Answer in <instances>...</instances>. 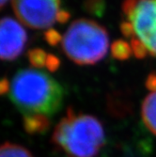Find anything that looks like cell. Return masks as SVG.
<instances>
[{"label":"cell","mask_w":156,"mask_h":157,"mask_svg":"<svg viewBox=\"0 0 156 157\" xmlns=\"http://www.w3.org/2000/svg\"><path fill=\"white\" fill-rule=\"evenodd\" d=\"M12 9L24 25L37 30L50 29L70 18L61 0H12Z\"/></svg>","instance_id":"cell-5"},{"label":"cell","mask_w":156,"mask_h":157,"mask_svg":"<svg viewBox=\"0 0 156 157\" xmlns=\"http://www.w3.org/2000/svg\"><path fill=\"white\" fill-rule=\"evenodd\" d=\"M147 88L150 90H156V75H150V76L147 79V83H146Z\"/></svg>","instance_id":"cell-11"},{"label":"cell","mask_w":156,"mask_h":157,"mask_svg":"<svg viewBox=\"0 0 156 157\" xmlns=\"http://www.w3.org/2000/svg\"><path fill=\"white\" fill-rule=\"evenodd\" d=\"M8 2H9V0H0V10L3 9L7 5Z\"/></svg>","instance_id":"cell-12"},{"label":"cell","mask_w":156,"mask_h":157,"mask_svg":"<svg viewBox=\"0 0 156 157\" xmlns=\"http://www.w3.org/2000/svg\"><path fill=\"white\" fill-rule=\"evenodd\" d=\"M8 94L23 117L25 130L44 134L63 105L64 89L51 75L37 68L20 70L7 80Z\"/></svg>","instance_id":"cell-1"},{"label":"cell","mask_w":156,"mask_h":157,"mask_svg":"<svg viewBox=\"0 0 156 157\" xmlns=\"http://www.w3.org/2000/svg\"><path fill=\"white\" fill-rule=\"evenodd\" d=\"M60 41L67 58L81 66L98 63L109 49V37L105 28L89 19L74 21Z\"/></svg>","instance_id":"cell-4"},{"label":"cell","mask_w":156,"mask_h":157,"mask_svg":"<svg viewBox=\"0 0 156 157\" xmlns=\"http://www.w3.org/2000/svg\"><path fill=\"white\" fill-rule=\"evenodd\" d=\"M0 157H34L26 148L10 142L0 145Z\"/></svg>","instance_id":"cell-9"},{"label":"cell","mask_w":156,"mask_h":157,"mask_svg":"<svg viewBox=\"0 0 156 157\" xmlns=\"http://www.w3.org/2000/svg\"><path fill=\"white\" fill-rule=\"evenodd\" d=\"M112 54L114 55V56L117 59H128L133 54V52L129 44H127L125 41H118L112 47Z\"/></svg>","instance_id":"cell-10"},{"label":"cell","mask_w":156,"mask_h":157,"mask_svg":"<svg viewBox=\"0 0 156 157\" xmlns=\"http://www.w3.org/2000/svg\"><path fill=\"white\" fill-rule=\"evenodd\" d=\"M52 143L69 157H96L105 144L103 123L69 107L52 134Z\"/></svg>","instance_id":"cell-2"},{"label":"cell","mask_w":156,"mask_h":157,"mask_svg":"<svg viewBox=\"0 0 156 157\" xmlns=\"http://www.w3.org/2000/svg\"><path fill=\"white\" fill-rule=\"evenodd\" d=\"M141 116L148 129L156 136V90H150L144 99L141 107Z\"/></svg>","instance_id":"cell-7"},{"label":"cell","mask_w":156,"mask_h":157,"mask_svg":"<svg viewBox=\"0 0 156 157\" xmlns=\"http://www.w3.org/2000/svg\"><path fill=\"white\" fill-rule=\"evenodd\" d=\"M120 29L136 58H156V0H124Z\"/></svg>","instance_id":"cell-3"},{"label":"cell","mask_w":156,"mask_h":157,"mask_svg":"<svg viewBox=\"0 0 156 157\" xmlns=\"http://www.w3.org/2000/svg\"><path fill=\"white\" fill-rule=\"evenodd\" d=\"M29 61L35 68L46 67L49 71H55L59 63L55 56L45 53L42 50H32L29 53Z\"/></svg>","instance_id":"cell-8"},{"label":"cell","mask_w":156,"mask_h":157,"mask_svg":"<svg viewBox=\"0 0 156 157\" xmlns=\"http://www.w3.org/2000/svg\"><path fill=\"white\" fill-rule=\"evenodd\" d=\"M28 36L24 25L11 17L0 18V60L12 61L23 54Z\"/></svg>","instance_id":"cell-6"}]
</instances>
